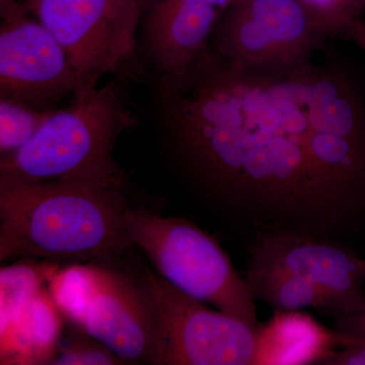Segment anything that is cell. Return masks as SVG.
<instances>
[{
	"label": "cell",
	"instance_id": "cell-16",
	"mask_svg": "<svg viewBox=\"0 0 365 365\" xmlns=\"http://www.w3.org/2000/svg\"><path fill=\"white\" fill-rule=\"evenodd\" d=\"M43 364L53 365H113L126 364L111 349L98 340L72 341L51 353Z\"/></svg>",
	"mask_w": 365,
	"mask_h": 365
},
{
	"label": "cell",
	"instance_id": "cell-7",
	"mask_svg": "<svg viewBox=\"0 0 365 365\" xmlns=\"http://www.w3.org/2000/svg\"><path fill=\"white\" fill-rule=\"evenodd\" d=\"M66 50L85 83H98L133 57L137 0H19Z\"/></svg>",
	"mask_w": 365,
	"mask_h": 365
},
{
	"label": "cell",
	"instance_id": "cell-8",
	"mask_svg": "<svg viewBox=\"0 0 365 365\" xmlns=\"http://www.w3.org/2000/svg\"><path fill=\"white\" fill-rule=\"evenodd\" d=\"M326 40L297 0H241L222 16L211 47L242 66L273 71L314 58Z\"/></svg>",
	"mask_w": 365,
	"mask_h": 365
},
{
	"label": "cell",
	"instance_id": "cell-12",
	"mask_svg": "<svg viewBox=\"0 0 365 365\" xmlns=\"http://www.w3.org/2000/svg\"><path fill=\"white\" fill-rule=\"evenodd\" d=\"M259 327L256 364H317L338 346L335 331H326L300 311L275 312Z\"/></svg>",
	"mask_w": 365,
	"mask_h": 365
},
{
	"label": "cell",
	"instance_id": "cell-10",
	"mask_svg": "<svg viewBox=\"0 0 365 365\" xmlns=\"http://www.w3.org/2000/svg\"><path fill=\"white\" fill-rule=\"evenodd\" d=\"M248 265L312 281L337 304L335 319L365 304V258L338 240L284 232L259 235L250 250Z\"/></svg>",
	"mask_w": 365,
	"mask_h": 365
},
{
	"label": "cell",
	"instance_id": "cell-3",
	"mask_svg": "<svg viewBox=\"0 0 365 365\" xmlns=\"http://www.w3.org/2000/svg\"><path fill=\"white\" fill-rule=\"evenodd\" d=\"M72 96L68 107L53 111L25 145L1 155L0 176L122 189L124 174L113 153L133 115L111 85L85 83Z\"/></svg>",
	"mask_w": 365,
	"mask_h": 365
},
{
	"label": "cell",
	"instance_id": "cell-14",
	"mask_svg": "<svg viewBox=\"0 0 365 365\" xmlns=\"http://www.w3.org/2000/svg\"><path fill=\"white\" fill-rule=\"evenodd\" d=\"M326 39L349 38L364 21L365 0H297Z\"/></svg>",
	"mask_w": 365,
	"mask_h": 365
},
{
	"label": "cell",
	"instance_id": "cell-20",
	"mask_svg": "<svg viewBox=\"0 0 365 365\" xmlns=\"http://www.w3.org/2000/svg\"><path fill=\"white\" fill-rule=\"evenodd\" d=\"M241 1V0H234V2Z\"/></svg>",
	"mask_w": 365,
	"mask_h": 365
},
{
	"label": "cell",
	"instance_id": "cell-17",
	"mask_svg": "<svg viewBox=\"0 0 365 365\" xmlns=\"http://www.w3.org/2000/svg\"><path fill=\"white\" fill-rule=\"evenodd\" d=\"M334 331L338 334L341 347L354 341L365 340V304L351 313L335 319Z\"/></svg>",
	"mask_w": 365,
	"mask_h": 365
},
{
	"label": "cell",
	"instance_id": "cell-2",
	"mask_svg": "<svg viewBox=\"0 0 365 365\" xmlns=\"http://www.w3.org/2000/svg\"><path fill=\"white\" fill-rule=\"evenodd\" d=\"M122 189L0 176V261L106 263L132 246Z\"/></svg>",
	"mask_w": 365,
	"mask_h": 365
},
{
	"label": "cell",
	"instance_id": "cell-9",
	"mask_svg": "<svg viewBox=\"0 0 365 365\" xmlns=\"http://www.w3.org/2000/svg\"><path fill=\"white\" fill-rule=\"evenodd\" d=\"M0 100L37 109L85 83L66 50L19 0H0Z\"/></svg>",
	"mask_w": 365,
	"mask_h": 365
},
{
	"label": "cell",
	"instance_id": "cell-5",
	"mask_svg": "<svg viewBox=\"0 0 365 365\" xmlns=\"http://www.w3.org/2000/svg\"><path fill=\"white\" fill-rule=\"evenodd\" d=\"M57 299L86 335L126 364H153L157 324L143 281L106 263L76 266L60 277Z\"/></svg>",
	"mask_w": 365,
	"mask_h": 365
},
{
	"label": "cell",
	"instance_id": "cell-1",
	"mask_svg": "<svg viewBox=\"0 0 365 365\" xmlns=\"http://www.w3.org/2000/svg\"><path fill=\"white\" fill-rule=\"evenodd\" d=\"M322 51L268 71L210 45L160 74L158 124L177 170L256 237L339 241L365 228V78Z\"/></svg>",
	"mask_w": 365,
	"mask_h": 365
},
{
	"label": "cell",
	"instance_id": "cell-18",
	"mask_svg": "<svg viewBox=\"0 0 365 365\" xmlns=\"http://www.w3.org/2000/svg\"><path fill=\"white\" fill-rule=\"evenodd\" d=\"M327 365H365V340H357L341 347L338 351H331L317 362Z\"/></svg>",
	"mask_w": 365,
	"mask_h": 365
},
{
	"label": "cell",
	"instance_id": "cell-6",
	"mask_svg": "<svg viewBox=\"0 0 365 365\" xmlns=\"http://www.w3.org/2000/svg\"><path fill=\"white\" fill-rule=\"evenodd\" d=\"M143 281L157 324L153 364H256L259 328L208 309L158 273L146 270Z\"/></svg>",
	"mask_w": 365,
	"mask_h": 365
},
{
	"label": "cell",
	"instance_id": "cell-4",
	"mask_svg": "<svg viewBox=\"0 0 365 365\" xmlns=\"http://www.w3.org/2000/svg\"><path fill=\"white\" fill-rule=\"evenodd\" d=\"M127 234L150 258L158 273L180 292L218 311L260 327L255 299L218 242L181 217L130 208Z\"/></svg>",
	"mask_w": 365,
	"mask_h": 365
},
{
	"label": "cell",
	"instance_id": "cell-13",
	"mask_svg": "<svg viewBox=\"0 0 365 365\" xmlns=\"http://www.w3.org/2000/svg\"><path fill=\"white\" fill-rule=\"evenodd\" d=\"M245 279L255 299L275 312L314 309L335 319L338 307L332 297L312 281L285 271L248 265Z\"/></svg>",
	"mask_w": 365,
	"mask_h": 365
},
{
	"label": "cell",
	"instance_id": "cell-19",
	"mask_svg": "<svg viewBox=\"0 0 365 365\" xmlns=\"http://www.w3.org/2000/svg\"><path fill=\"white\" fill-rule=\"evenodd\" d=\"M348 39L351 40L365 54V23L364 21L355 26Z\"/></svg>",
	"mask_w": 365,
	"mask_h": 365
},
{
	"label": "cell",
	"instance_id": "cell-11",
	"mask_svg": "<svg viewBox=\"0 0 365 365\" xmlns=\"http://www.w3.org/2000/svg\"><path fill=\"white\" fill-rule=\"evenodd\" d=\"M234 0H158L145 24V45L160 73L191 63L211 45Z\"/></svg>",
	"mask_w": 365,
	"mask_h": 365
},
{
	"label": "cell",
	"instance_id": "cell-15",
	"mask_svg": "<svg viewBox=\"0 0 365 365\" xmlns=\"http://www.w3.org/2000/svg\"><path fill=\"white\" fill-rule=\"evenodd\" d=\"M54 110H42L30 106L0 101V153H14L39 130Z\"/></svg>",
	"mask_w": 365,
	"mask_h": 365
}]
</instances>
